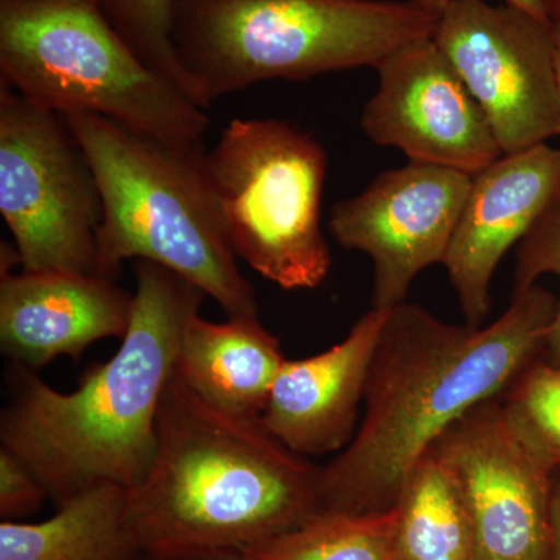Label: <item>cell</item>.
I'll use <instances>...</instances> for the list:
<instances>
[{
  "mask_svg": "<svg viewBox=\"0 0 560 560\" xmlns=\"http://www.w3.org/2000/svg\"><path fill=\"white\" fill-rule=\"evenodd\" d=\"M558 298L539 283L514 291L489 326H455L420 305L393 308L364 393L355 436L320 467V512L393 510L405 481L451 427L503 396L545 357Z\"/></svg>",
  "mask_w": 560,
  "mask_h": 560,
  "instance_id": "6da1fadb",
  "label": "cell"
},
{
  "mask_svg": "<svg viewBox=\"0 0 560 560\" xmlns=\"http://www.w3.org/2000/svg\"><path fill=\"white\" fill-rule=\"evenodd\" d=\"M130 327L108 361L70 393L10 363L0 447L20 456L57 506L101 486L138 489L156 452L158 415L180 335L206 294L153 261L136 260Z\"/></svg>",
  "mask_w": 560,
  "mask_h": 560,
  "instance_id": "7a4b0ae2",
  "label": "cell"
},
{
  "mask_svg": "<svg viewBox=\"0 0 560 560\" xmlns=\"http://www.w3.org/2000/svg\"><path fill=\"white\" fill-rule=\"evenodd\" d=\"M156 434L149 474L130 492L132 526L150 558L242 551L320 512V467L260 418L200 399L175 372Z\"/></svg>",
  "mask_w": 560,
  "mask_h": 560,
  "instance_id": "3957f363",
  "label": "cell"
},
{
  "mask_svg": "<svg viewBox=\"0 0 560 560\" xmlns=\"http://www.w3.org/2000/svg\"><path fill=\"white\" fill-rule=\"evenodd\" d=\"M102 195L97 272L117 279L147 260L189 280L228 313L259 315L224 230L202 143L143 135L95 114H62Z\"/></svg>",
  "mask_w": 560,
  "mask_h": 560,
  "instance_id": "277c9868",
  "label": "cell"
},
{
  "mask_svg": "<svg viewBox=\"0 0 560 560\" xmlns=\"http://www.w3.org/2000/svg\"><path fill=\"white\" fill-rule=\"evenodd\" d=\"M440 18L415 0H175L172 39L200 108L261 81L377 68Z\"/></svg>",
  "mask_w": 560,
  "mask_h": 560,
  "instance_id": "5b68a950",
  "label": "cell"
},
{
  "mask_svg": "<svg viewBox=\"0 0 560 560\" xmlns=\"http://www.w3.org/2000/svg\"><path fill=\"white\" fill-rule=\"evenodd\" d=\"M0 83L60 114H95L143 135L201 143L209 117L150 69L97 0H0Z\"/></svg>",
  "mask_w": 560,
  "mask_h": 560,
  "instance_id": "8992f818",
  "label": "cell"
},
{
  "mask_svg": "<svg viewBox=\"0 0 560 560\" xmlns=\"http://www.w3.org/2000/svg\"><path fill=\"white\" fill-rule=\"evenodd\" d=\"M208 167L237 259L283 290L316 289L329 275L320 230L327 154L287 121L232 119Z\"/></svg>",
  "mask_w": 560,
  "mask_h": 560,
  "instance_id": "52a82bcc",
  "label": "cell"
},
{
  "mask_svg": "<svg viewBox=\"0 0 560 560\" xmlns=\"http://www.w3.org/2000/svg\"><path fill=\"white\" fill-rule=\"evenodd\" d=\"M0 215L22 270L97 272V178L65 116L0 83Z\"/></svg>",
  "mask_w": 560,
  "mask_h": 560,
  "instance_id": "ba28073f",
  "label": "cell"
},
{
  "mask_svg": "<svg viewBox=\"0 0 560 560\" xmlns=\"http://www.w3.org/2000/svg\"><path fill=\"white\" fill-rule=\"evenodd\" d=\"M480 103L503 154L560 136L556 27L486 0H448L433 36Z\"/></svg>",
  "mask_w": 560,
  "mask_h": 560,
  "instance_id": "9c48e42d",
  "label": "cell"
},
{
  "mask_svg": "<svg viewBox=\"0 0 560 560\" xmlns=\"http://www.w3.org/2000/svg\"><path fill=\"white\" fill-rule=\"evenodd\" d=\"M459 482L475 560H550L558 471L512 425L501 397L478 405L431 447Z\"/></svg>",
  "mask_w": 560,
  "mask_h": 560,
  "instance_id": "30bf717a",
  "label": "cell"
},
{
  "mask_svg": "<svg viewBox=\"0 0 560 560\" xmlns=\"http://www.w3.org/2000/svg\"><path fill=\"white\" fill-rule=\"evenodd\" d=\"M470 184L467 173L410 162L334 206L335 241L374 264L372 308L399 307L420 272L444 264Z\"/></svg>",
  "mask_w": 560,
  "mask_h": 560,
  "instance_id": "8fae6325",
  "label": "cell"
},
{
  "mask_svg": "<svg viewBox=\"0 0 560 560\" xmlns=\"http://www.w3.org/2000/svg\"><path fill=\"white\" fill-rule=\"evenodd\" d=\"M375 70L378 88L360 121L372 142L467 175L503 156L480 103L433 38L400 47Z\"/></svg>",
  "mask_w": 560,
  "mask_h": 560,
  "instance_id": "7c38bea8",
  "label": "cell"
},
{
  "mask_svg": "<svg viewBox=\"0 0 560 560\" xmlns=\"http://www.w3.org/2000/svg\"><path fill=\"white\" fill-rule=\"evenodd\" d=\"M560 195V149L547 143L503 154L471 175L444 260L466 324L490 311V283L501 259L521 243Z\"/></svg>",
  "mask_w": 560,
  "mask_h": 560,
  "instance_id": "4fadbf2b",
  "label": "cell"
},
{
  "mask_svg": "<svg viewBox=\"0 0 560 560\" xmlns=\"http://www.w3.org/2000/svg\"><path fill=\"white\" fill-rule=\"evenodd\" d=\"M0 275V348L11 364L38 371L58 357L79 360L105 338H124L135 293L116 279L77 271Z\"/></svg>",
  "mask_w": 560,
  "mask_h": 560,
  "instance_id": "5bb4252c",
  "label": "cell"
},
{
  "mask_svg": "<svg viewBox=\"0 0 560 560\" xmlns=\"http://www.w3.org/2000/svg\"><path fill=\"white\" fill-rule=\"evenodd\" d=\"M389 312L372 308L338 345L283 363L260 419L291 452L308 459L348 447Z\"/></svg>",
  "mask_w": 560,
  "mask_h": 560,
  "instance_id": "9a60e30c",
  "label": "cell"
},
{
  "mask_svg": "<svg viewBox=\"0 0 560 560\" xmlns=\"http://www.w3.org/2000/svg\"><path fill=\"white\" fill-rule=\"evenodd\" d=\"M285 361L278 337L259 315L215 323L195 313L180 335L175 374L213 407L260 418Z\"/></svg>",
  "mask_w": 560,
  "mask_h": 560,
  "instance_id": "2e32d148",
  "label": "cell"
},
{
  "mask_svg": "<svg viewBox=\"0 0 560 560\" xmlns=\"http://www.w3.org/2000/svg\"><path fill=\"white\" fill-rule=\"evenodd\" d=\"M130 490L101 486L58 506L47 521L0 523V560H142Z\"/></svg>",
  "mask_w": 560,
  "mask_h": 560,
  "instance_id": "e0dca14e",
  "label": "cell"
},
{
  "mask_svg": "<svg viewBox=\"0 0 560 560\" xmlns=\"http://www.w3.org/2000/svg\"><path fill=\"white\" fill-rule=\"evenodd\" d=\"M394 511V560H475L463 490L438 453L430 451L411 470Z\"/></svg>",
  "mask_w": 560,
  "mask_h": 560,
  "instance_id": "ac0fdd59",
  "label": "cell"
},
{
  "mask_svg": "<svg viewBox=\"0 0 560 560\" xmlns=\"http://www.w3.org/2000/svg\"><path fill=\"white\" fill-rule=\"evenodd\" d=\"M396 511L318 512L296 528L242 550L246 560H394Z\"/></svg>",
  "mask_w": 560,
  "mask_h": 560,
  "instance_id": "d6986e66",
  "label": "cell"
},
{
  "mask_svg": "<svg viewBox=\"0 0 560 560\" xmlns=\"http://www.w3.org/2000/svg\"><path fill=\"white\" fill-rule=\"evenodd\" d=\"M512 425L548 466L560 471V366L533 361L501 396Z\"/></svg>",
  "mask_w": 560,
  "mask_h": 560,
  "instance_id": "ffe728a7",
  "label": "cell"
},
{
  "mask_svg": "<svg viewBox=\"0 0 560 560\" xmlns=\"http://www.w3.org/2000/svg\"><path fill=\"white\" fill-rule=\"evenodd\" d=\"M97 3L140 60L195 102L173 46L175 0H97Z\"/></svg>",
  "mask_w": 560,
  "mask_h": 560,
  "instance_id": "44dd1931",
  "label": "cell"
},
{
  "mask_svg": "<svg viewBox=\"0 0 560 560\" xmlns=\"http://www.w3.org/2000/svg\"><path fill=\"white\" fill-rule=\"evenodd\" d=\"M515 259L514 291L536 285L541 276L552 275L560 280V195L518 243ZM545 359L560 366V296Z\"/></svg>",
  "mask_w": 560,
  "mask_h": 560,
  "instance_id": "7402d4cb",
  "label": "cell"
},
{
  "mask_svg": "<svg viewBox=\"0 0 560 560\" xmlns=\"http://www.w3.org/2000/svg\"><path fill=\"white\" fill-rule=\"evenodd\" d=\"M49 500L46 489L31 467L7 448L0 447V517L20 522L35 514Z\"/></svg>",
  "mask_w": 560,
  "mask_h": 560,
  "instance_id": "603a6c76",
  "label": "cell"
},
{
  "mask_svg": "<svg viewBox=\"0 0 560 560\" xmlns=\"http://www.w3.org/2000/svg\"><path fill=\"white\" fill-rule=\"evenodd\" d=\"M419 3L423 10L440 18L442 10L447 5L448 0H415ZM504 3H511V5L518 7V9L528 11L534 16L540 18V20L550 21L548 18L547 10H545L544 0H504Z\"/></svg>",
  "mask_w": 560,
  "mask_h": 560,
  "instance_id": "cb8c5ba5",
  "label": "cell"
},
{
  "mask_svg": "<svg viewBox=\"0 0 560 560\" xmlns=\"http://www.w3.org/2000/svg\"><path fill=\"white\" fill-rule=\"evenodd\" d=\"M560 560V477L556 478L555 503H552L551 559Z\"/></svg>",
  "mask_w": 560,
  "mask_h": 560,
  "instance_id": "d4e9b609",
  "label": "cell"
},
{
  "mask_svg": "<svg viewBox=\"0 0 560 560\" xmlns=\"http://www.w3.org/2000/svg\"><path fill=\"white\" fill-rule=\"evenodd\" d=\"M153 560H246L241 551L197 552V555L172 556Z\"/></svg>",
  "mask_w": 560,
  "mask_h": 560,
  "instance_id": "484cf974",
  "label": "cell"
},
{
  "mask_svg": "<svg viewBox=\"0 0 560 560\" xmlns=\"http://www.w3.org/2000/svg\"><path fill=\"white\" fill-rule=\"evenodd\" d=\"M544 3L552 25L560 31V0H544Z\"/></svg>",
  "mask_w": 560,
  "mask_h": 560,
  "instance_id": "4316f807",
  "label": "cell"
},
{
  "mask_svg": "<svg viewBox=\"0 0 560 560\" xmlns=\"http://www.w3.org/2000/svg\"><path fill=\"white\" fill-rule=\"evenodd\" d=\"M556 72H558L559 94H560V31L556 28Z\"/></svg>",
  "mask_w": 560,
  "mask_h": 560,
  "instance_id": "83f0119b",
  "label": "cell"
},
{
  "mask_svg": "<svg viewBox=\"0 0 560 560\" xmlns=\"http://www.w3.org/2000/svg\"><path fill=\"white\" fill-rule=\"evenodd\" d=\"M142 560H153V558H150V556H143Z\"/></svg>",
  "mask_w": 560,
  "mask_h": 560,
  "instance_id": "f1b7e54d",
  "label": "cell"
}]
</instances>
